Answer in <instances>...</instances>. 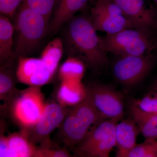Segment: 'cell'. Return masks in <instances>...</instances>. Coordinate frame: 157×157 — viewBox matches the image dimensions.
<instances>
[{"instance_id":"cell-1","label":"cell","mask_w":157,"mask_h":157,"mask_svg":"<svg viewBox=\"0 0 157 157\" xmlns=\"http://www.w3.org/2000/svg\"><path fill=\"white\" fill-rule=\"evenodd\" d=\"M96 32L90 17L75 15L67 22L64 38L71 57L79 59L92 70L99 72L107 67L108 59Z\"/></svg>"},{"instance_id":"cell-2","label":"cell","mask_w":157,"mask_h":157,"mask_svg":"<svg viewBox=\"0 0 157 157\" xmlns=\"http://www.w3.org/2000/svg\"><path fill=\"white\" fill-rule=\"evenodd\" d=\"M14 16L17 39L14 56L15 58L27 57L36 50L45 36L49 29V20L24 2Z\"/></svg>"},{"instance_id":"cell-3","label":"cell","mask_w":157,"mask_h":157,"mask_svg":"<svg viewBox=\"0 0 157 157\" xmlns=\"http://www.w3.org/2000/svg\"><path fill=\"white\" fill-rule=\"evenodd\" d=\"M104 51L120 57L151 53L157 47V35L137 29H126L115 33L99 36Z\"/></svg>"},{"instance_id":"cell-4","label":"cell","mask_w":157,"mask_h":157,"mask_svg":"<svg viewBox=\"0 0 157 157\" xmlns=\"http://www.w3.org/2000/svg\"><path fill=\"white\" fill-rule=\"evenodd\" d=\"M106 119L85 95L75 104L63 121L62 131L64 140L70 145H78L93 127Z\"/></svg>"},{"instance_id":"cell-5","label":"cell","mask_w":157,"mask_h":157,"mask_svg":"<svg viewBox=\"0 0 157 157\" xmlns=\"http://www.w3.org/2000/svg\"><path fill=\"white\" fill-rule=\"evenodd\" d=\"M122 119L104 120L93 127L77 145L79 153L89 157H109L116 146V126Z\"/></svg>"},{"instance_id":"cell-6","label":"cell","mask_w":157,"mask_h":157,"mask_svg":"<svg viewBox=\"0 0 157 157\" xmlns=\"http://www.w3.org/2000/svg\"><path fill=\"white\" fill-rule=\"evenodd\" d=\"M155 62V59L151 53L120 57L113 67V74L120 84L132 87L139 84L148 75Z\"/></svg>"},{"instance_id":"cell-7","label":"cell","mask_w":157,"mask_h":157,"mask_svg":"<svg viewBox=\"0 0 157 157\" xmlns=\"http://www.w3.org/2000/svg\"><path fill=\"white\" fill-rule=\"evenodd\" d=\"M90 17L95 30L107 34L124 29H137L112 0H97L91 9Z\"/></svg>"},{"instance_id":"cell-8","label":"cell","mask_w":157,"mask_h":157,"mask_svg":"<svg viewBox=\"0 0 157 157\" xmlns=\"http://www.w3.org/2000/svg\"><path fill=\"white\" fill-rule=\"evenodd\" d=\"M85 93L104 118H123L124 104L122 96L110 86L92 83L88 86Z\"/></svg>"},{"instance_id":"cell-9","label":"cell","mask_w":157,"mask_h":157,"mask_svg":"<svg viewBox=\"0 0 157 157\" xmlns=\"http://www.w3.org/2000/svg\"><path fill=\"white\" fill-rule=\"evenodd\" d=\"M137 29L157 35V9L149 0H112Z\"/></svg>"},{"instance_id":"cell-10","label":"cell","mask_w":157,"mask_h":157,"mask_svg":"<svg viewBox=\"0 0 157 157\" xmlns=\"http://www.w3.org/2000/svg\"><path fill=\"white\" fill-rule=\"evenodd\" d=\"M37 86H33L23 93L14 108L15 117L26 127L35 126L42 116L45 104Z\"/></svg>"},{"instance_id":"cell-11","label":"cell","mask_w":157,"mask_h":157,"mask_svg":"<svg viewBox=\"0 0 157 157\" xmlns=\"http://www.w3.org/2000/svg\"><path fill=\"white\" fill-rule=\"evenodd\" d=\"M17 59L16 77L20 82L38 86L47 83L52 77L41 59L27 57Z\"/></svg>"},{"instance_id":"cell-12","label":"cell","mask_w":157,"mask_h":157,"mask_svg":"<svg viewBox=\"0 0 157 157\" xmlns=\"http://www.w3.org/2000/svg\"><path fill=\"white\" fill-rule=\"evenodd\" d=\"M140 133L137 124L131 117L122 119L117 124L115 129L116 146V157H127L137 143V136Z\"/></svg>"},{"instance_id":"cell-13","label":"cell","mask_w":157,"mask_h":157,"mask_svg":"<svg viewBox=\"0 0 157 157\" xmlns=\"http://www.w3.org/2000/svg\"><path fill=\"white\" fill-rule=\"evenodd\" d=\"M65 117L64 112L59 105L56 103L45 104L42 116L34 126L36 138L47 137L63 122Z\"/></svg>"},{"instance_id":"cell-14","label":"cell","mask_w":157,"mask_h":157,"mask_svg":"<svg viewBox=\"0 0 157 157\" xmlns=\"http://www.w3.org/2000/svg\"><path fill=\"white\" fill-rule=\"evenodd\" d=\"M35 152L29 141L22 135L14 134L8 137H1V157L34 156Z\"/></svg>"},{"instance_id":"cell-15","label":"cell","mask_w":157,"mask_h":157,"mask_svg":"<svg viewBox=\"0 0 157 157\" xmlns=\"http://www.w3.org/2000/svg\"><path fill=\"white\" fill-rule=\"evenodd\" d=\"M89 0H60L48 31L55 34L78 11L84 9Z\"/></svg>"},{"instance_id":"cell-16","label":"cell","mask_w":157,"mask_h":157,"mask_svg":"<svg viewBox=\"0 0 157 157\" xmlns=\"http://www.w3.org/2000/svg\"><path fill=\"white\" fill-rule=\"evenodd\" d=\"M128 109L130 116L138 126L144 139L157 140V114L144 112L132 102Z\"/></svg>"},{"instance_id":"cell-17","label":"cell","mask_w":157,"mask_h":157,"mask_svg":"<svg viewBox=\"0 0 157 157\" xmlns=\"http://www.w3.org/2000/svg\"><path fill=\"white\" fill-rule=\"evenodd\" d=\"M14 26L12 25L9 17L1 14L0 15V60L2 65L14 57L12 52Z\"/></svg>"},{"instance_id":"cell-18","label":"cell","mask_w":157,"mask_h":157,"mask_svg":"<svg viewBox=\"0 0 157 157\" xmlns=\"http://www.w3.org/2000/svg\"><path fill=\"white\" fill-rule=\"evenodd\" d=\"M14 57L9 61L1 65L0 70V96L1 100L9 98L13 93L16 92L15 88V76L13 65Z\"/></svg>"},{"instance_id":"cell-19","label":"cell","mask_w":157,"mask_h":157,"mask_svg":"<svg viewBox=\"0 0 157 157\" xmlns=\"http://www.w3.org/2000/svg\"><path fill=\"white\" fill-rule=\"evenodd\" d=\"M63 51V45L59 37L48 42L42 52L41 59L49 73L53 75L61 59Z\"/></svg>"},{"instance_id":"cell-20","label":"cell","mask_w":157,"mask_h":157,"mask_svg":"<svg viewBox=\"0 0 157 157\" xmlns=\"http://www.w3.org/2000/svg\"><path fill=\"white\" fill-rule=\"evenodd\" d=\"M82 96L79 82L62 81L58 93V97L62 103L75 105L85 98Z\"/></svg>"},{"instance_id":"cell-21","label":"cell","mask_w":157,"mask_h":157,"mask_svg":"<svg viewBox=\"0 0 157 157\" xmlns=\"http://www.w3.org/2000/svg\"><path fill=\"white\" fill-rule=\"evenodd\" d=\"M83 62L77 58L70 57L62 65L59 76L62 81L79 82L84 72Z\"/></svg>"},{"instance_id":"cell-22","label":"cell","mask_w":157,"mask_h":157,"mask_svg":"<svg viewBox=\"0 0 157 157\" xmlns=\"http://www.w3.org/2000/svg\"><path fill=\"white\" fill-rule=\"evenodd\" d=\"M127 157H157V140L145 139L136 144Z\"/></svg>"},{"instance_id":"cell-23","label":"cell","mask_w":157,"mask_h":157,"mask_svg":"<svg viewBox=\"0 0 157 157\" xmlns=\"http://www.w3.org/2000/svg\"><path fill=\"white\" fill-rule=\"evenodd\" d=\"M132 103L144 112L157 114V92L151 90L141 98L134 99Z\"/></svg>"},{"instance_id":"cell-24","label":"cell","mask_w":157,"mask_h":157,"mask_svg":"<svg viewBox=\"0 0 157 157\" xmlns=\"http://www.w3.org/2000/svg\"><path fill=\"white\" fill-rule=\"evenodd\" d=\"M57 2V0H25L23 2L49 20Z\"/></svg>"},{"instance_id":"cell-25","label":"cell","mask_w":157,"mask_h":157,"mask_svg":"<svg viewBox=\"0 0 157 157\" xmlns=\"http://www.w3.org/2000/svg\"><path fill=\"white\" fill-rule=\"evenodd\" d=\"M25 0H0L1 14L12 18L20 6Z\"/></svg>"},{"instance_id":"cell-26","label":"cell","mask_w":157,"mask_h":157,"mask_svg":"<svg viewBox=\"0 0 157 157\" xmlns=\"http://www.w3.org/2000/svg\"><path fill=\"white\" fill-rule=\"evenodd\" d=\"M34 156L64 157L69 156L67 152L63 150H42L36 151Z\"/></svg>"},{"instance_id":"cell-27","label":"cell","mask_w":157,"mask_h":157,"mask_svg":"<svg viewBox=\"0 0 157 157\" xmlns=\"http://www.w3.org/2000/svg\"><path fill=\"white\" fill-rule=\"evenodd\" d=\"M151 90L157 92V78L152 85L151 87Z\"/></svg>"},{"instance_id":"cell-28","label":"cell","mask_w":157,"mask_h":157,"mask_svg":"<svg viewBox=\"0 0 157 157\" xmlns=\"http://www.w3.org/2000/svg\"><path fill=\"white\" fill-rule=\"evenodd\" d=\"M154 2L155 6L156 8L157 9V0H153Z\"/></svg>"}]
</instances>
